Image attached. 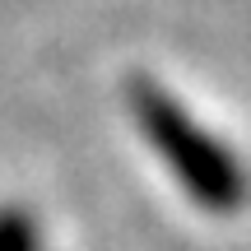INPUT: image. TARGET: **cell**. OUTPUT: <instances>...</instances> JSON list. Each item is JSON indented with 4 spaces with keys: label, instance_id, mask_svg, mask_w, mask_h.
Returning a JSON list of instances; mask_svg holds the SVG:
<instances>
[{
    "label": "cell",
    "instance_id": "obj_1",
    "mask_svg": "<svg viewBox=\"0 0 251 251\" xmlns=\"http://www.w3.org/2000/svg\"><path fill=\"white\" fill-rule=\"evenodd\" d=\"M140 112H144V126L153 130V140H158V149L172 158V168L186 177V186L205 205L233 209L242 200V177H237L233 158L219 144H209L191 121H181V112L158 89H140Z\"/></svg>",
    "mask_w": 251,
    "mask_h": 251
}]
</instances>
